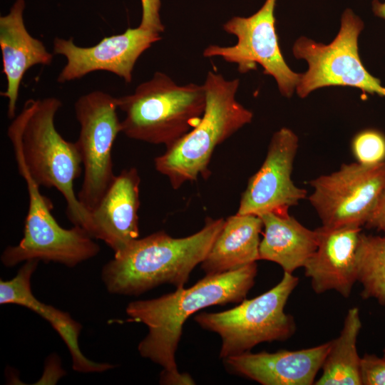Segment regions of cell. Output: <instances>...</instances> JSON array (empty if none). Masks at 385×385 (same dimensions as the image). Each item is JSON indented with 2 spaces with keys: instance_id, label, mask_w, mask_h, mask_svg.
<instances>
[{
  "instance_id": "1",
  "label": "cell",
  "mask_w": 385,
  "mask_h": 385,
  "mask_svg": "<svg viewBox=\"0 0 385 385\" xmlns=\"http://www.w3.org/2000/svg\"><path fill=\"white\" fill-rule=\"evenodd\" d=\"M257 272L255 262L233 271L206 275L190 288H177L158 298L128 304L130 321L141 322L148 328L138 350L140 356L163 367L161 384H194L189 375L178 371L175 362L185 322L207 307L241 302L253 287Z\"/></svg>"
},
{
  "instance_id": "2",
  "label": "cell",
  "mask_w": 385,
  "mask_h": 385,
  "mask_svg": "<svg viewBox=\"0 0 385 385\" xmlns=\"http://www.w3.org/2000/svg\"><path fill=\"white\" fill-rule=\"evenodd\" d=\"M61 106L56 97L27 100L12 119L7 135L19 172L26 173L40 188H56L66 202L69 220L87 231L90 213L73 189L75 180L81 174V156L76 142L65 140L55 125Z\"/></svg>"
},
{
  "instance_id": "3",
  "label": "cell",
  "mask_w": 385,
  "mask_h": 385,
  "mask_svg": "<svg viewBox=\"0 0 385 385\" xmlns=\"http://www.w3.org/2000/svg\"><path fill=\"white\" fill-rule=\"evenodd\" d=\"M224 222L222 218L208 217L200 230L185 237L159 231L138 238L103 267L106 289L115 294L138 295L163 284L183 287L205 258Z\"/></svg>"
},
{
  "instance_id": "4",
  "label": "cell",
  "mask_w": 385,
  "mask_h": 385,
  "mask_svg": "<svg viewBox=\"0 0 385 385\" xmlns=\"http://www.w3.org/2000/svg\"><path fill=\"white\" fill-rule=\"evenodd\" d=\"M206 105L197 125L154 160L155 169L174 189L200 176L209 175V164L216 147L250 123L252 111L236 99L240 80L225 79L208 71L202 84Z\"/></svg>"
},
{
  "instance_id": "5",
  "label": "cell",
  "mask_w": 385,
  "mask_h": 385,
  "mask_svg": "<svg viewBox=\"0 0 385 385\" xmlns=\"http://www.w3.org/2000/svg\"><path fill=\"white\" fill-rule=\"evenodd\" d=\"M206 105L203 85H178L165 73L156 71L134 92L118 98L125 113L121 133L127 137L166 148L193 129Z\"/></svg>"
},
{
  "instance_id": "6",
  "label": "cell",
  "mask_w": 385,
  "mask_h": 385,
  "mask_svg": "<svg viewBox=\"0 0 385 385\" xmlns=\"http://www.w3.org/2000/svg\"><path fill=\"white\" fill-rule=\"evenodd\" d=\"M299 279L284 272L273 288L235 307L220 312H201L195 321L222 339L220 357L225 359L249 351L262 342L284 341L296 331L293 317L284 312L287 301Z\"/></svg>"
},
{
  "instance_id": "7",
  "label": "cell",
  "mask_w": 385,
  "mask_h": 385,
  "mask_svg": "<svg viewBox=\"0 0 385 385\" xmlns=\"http://www.w3.org/2000/svg\"><path fill=\"white\" fill-rule=\"evenodd\" d=\"M364 27L362 20L346 9L342 15L339 31L329 43L304 36L295 41L292 48L294 57L308 63V69L302 73L296 88L300 98L332 86L354 87L385 97V87L366 70L360 58L358 39Z\"/></svg>"
},
{
  "instance_id": "8",
  "label": "cell",
  "mask_w": 385,
  "mask_h": 385,
  "mask_svg": "<svg viewBox=\"0 0 385 385\" xmlns=\"http://www.w3.org/2000/svg\"><path fill=\"white\" fill-rule=\"evenodd\" d=\"M19 174L26 183L29 194L24 237L18 245L8 246L3 251L2 264L11 267L37 260L73 267L96 256L100 247L94 238L81 226L61 227L51 213V202L41 194L40 187L26 173Z\"/></svg>"
},
{
  "instance_id": "9",
  "label": "cell",
  "mask_w": 385,
  "mask_h": 385,
  "mask_svg": "<svg viewBox=\"0 0 385 385\" xmlns=\"http://www.w3.org/2000/svg\"><path fill=\"white\" fill-rule=\"evenodd\" d=\"M118 109V98L101 91L82 95L74 104L80 125L76 143L83 168V182L77 197L89 213L98 205L116 176L112 149L121 133Z\"/></svg>"
},
{
  "instance_id": "10",
  "label": "cell",
  "mask_w": 385,
  "mask_h": 385,
  "mask_svg": "<svg viewBox=\"0 0 385 385\" xmlns=\"http://www.w3.org/2000/svg\"><path fill=\"white\" fill-rule=\"evenodd\" d=\"M275 6L276 0H266L250 16L230 19L223 25V29L236 36L237 43L231 46L210 45L204 50L203 56L221 57L237 65L241 73L257 69L259 64L265 74L275 79L281 94L289 98L302 74L288 66L281 52L275 28Z\"/></svg>"
},
{
  "instance_id": "11",
  "label": "cell",
  "mask_w": 385,
  "mask_h": 385,
  "mask_svg": "<svg viewBox=\"0 0 385 385\" xmlns=\"http://www.w3.org/2000/svg\"><path fill=\"white\" fill-rule=\"evenodd\" d=\"M310 185L313 192L309 200L323 226L361 227L385 192V161L372 165L344 163Z\"/></svg>"
},
{
  "instance_id": "12",
  "label": "cell",
  "mask_w": 385,
  "mask_h": 385,
  "mask_svg": "<svg viewBox=\"0 0 385 385\" xmlns=\"http://www.w3.org/2000/svg\"><path fill=\"white\" fill-rule=\"evenodd\" d=\"M161 39L160 33L138 26L123 33L103 37L92 46L76 45L73 38L55 37L53 54L63 56L66 63L57 76L59 83L80 79L95 71L112 73L126 83L133 78L134 66L142 53Z\"/></svg>"
},
{
  "instance_id": "13",
  "label": "cell",
  "mask_w": 385,
  "mask_h": 385,
  "mask_svg": "<svg viewBox=\"0 0 385 385\" xmlns=\"http://www.w3.org/2000/svg\"><path fill=\"white\" fill-rule=\"evenodd\" d=\"M298 141L297 135L287 128L273 134L262 165L250 178L242 195L237 214H287L290 207L305 198L307 191L291 178Z\"/></svg>"
},
{
  "instance_id": "14",
  "label": "cell",
  "mask_w": 385,
  "mask_h": 385,
  "mask_svg": "<svg viewBox=\"0 0 385 385\" xmlns=\"http://www.w3.org/2000/svg\"><path fill=\"white\" fill-rule=\"evenodd\" d=\"M315 230L317 247L303 267L304 274L311 279L316 293L335 290L347 298L357 281L356 251L361 227L322 225Z\"/></svg>"
},
{
  "instance_id": "15",
  "label": "cell",
  "mask_w": 385,
  "mask_h": 385,
  "mask_svg": "<svg viewBox=\"0 0 385 385\" xmlns=\"http://www.w3.org/2000/svg\"><path fill=\"white\" fill-rule=\"evenodd\" d=\"M140 183L135 168L123 169L90 212L88 232L93 238L105 242L114 255L138 238Z\"/></svg>"
},
{
  "instance_id": "16",
  "label": "cell",
  "mask_w": 385,
  "mask_h": 385,
  "mask_svg": "<svg viewBox=\"0 0 385 385\" xmlns=\"http://www.w3.org/2000/svg\"><path fill=\"white\" fill-rule=\"evenodd\" d=\"M331 341L297 351L242 354L224 359L229 371L263 385H311L329 349Z\"/></svg>"
},
{
  "instance_id": "17",
  "label": "cell",
  "mask_w": 385,
  "mask_h": 385,
  "mask_svg": "<svg viewBox=\"0 0 385 385\" xmlns=\"http://www.w3.org/2000/svg\"><path fill=\"white\" fill-rule=\"evenodd\" d=\"M24 0H16L8 14L0 16V48L2 73L6 88L1 96L7 98V115L16 117V103L22 79L26 71L37 65L49 66L53 53L44 43L28 31L24 21Z\"/></svg>"
},
{
  "instance_id": "18",
  "label": "cell",
  "mask_w": 385,
  "mask_h": 385,
  "mask_svg": "<svg viewBox=\"0 0 385 385\" xmlns=\"http://www.w3.org/2000/svg\"><path fill=\"white\" fill-rule=\"evenodd\" d=\"M40 261H26L14 277L0 280V304H14L24 307L45 319L66 344L72 359V367L81 373L103 372L113 366L88 359L82 353L78 337L82 326L71 316L51 305L39 301L33 294L31 279Z\"/></svg>"
},
{
  "instance_id": "19",
  "label": "cell",
  "mask_w": 385,
  "mask_h": 385,
  "mask_svg": "<svg viewBox=\"0 0 385 385\" xmlns=\"http://www.w3.org/2000/svg\"><path fill=\"white\" fill-rule=\"evenodd\" d=\"M263 223L259 216L236 213L225 220L201 268L215 275L241 268L260 260V235Z\"/></svg>"
},
{
  "instance_id": "20",
  "label": "cell",
  "mask_w": 385,
  "mask_h": 385,
  "mask_svg": "<svg viewBox=\"0 0 385 385\" xmlns=\"http://www.w3.org/2000/svg\"><path fill=\"white\" fill-rule=\"evenodd\" d=\"M265 230L259 247L260 260L279 265L284 272L304 267L317 247L316 230H311L287 214L272 212L259 216Z\"/></svg>"
},
{
  "instance_id": "21",
  "label": "cell",
  "mask_w": 385,
  "mask_h": 385,
  "mask_svg": "<svg viewBox=\"0 0 385 385\" xmlns=\"http://www.w3.org/2000/svg\"><path fill=\"white\" fill-rule=\"evenodd\" d=\"M361 328L359 309L351 307L347 312L339 337L331 341L322 366V374L314 384L362 385L361 358L356 350Z\"/></svg>"
},
{
  "instance_id": "22",
  "label": "cell",
  "mask_w": 385,
  "mask_h": 385,
  "mask_svg": "<svg viewBox=\"0 0 385 385\" xmlns=\"http://www.w3.org/2000/svg\"><path fill=\"white\" fill-rule=\"evenodd\" d=\"M357 281L361 297L385 304V236L361 232L356 251Z\"/></svg>"
},
{
  "instance_id": "23",
  "label": "cell",
  "mask_w": 385,
  "mask_h": 385,
  "mask_svg": "<svg viewBox=\"0 0 385 385\" xmlns=\"http://www.w3.org/2000/svg\"><path fill=\"white\" fill-rule=\"evenodd\" d=\"M351 148L361 164L372 165L385 160V136L378 130L367 129L359 132L354 137Z\"/></svg>"
},
{
  "instance_id": "24",
  "label": "cell",
  "mask_w": 385,
  "mask_h": 385,
  "mask_svg": "<svg viewBox=\"0 0 385 385\" xmlns=\"http://www.w3.org/2000/svg\"><path fill=\"white\" fill-rule=\"evenodd\" d=\"M360 371L363 385H385V356L365 354L361 358Z\"/></svg>"
},
{
  "instance_id": "25",
  "label": "cell",
  "mask_w": 385,
  "mask_h": 385,
  "mask_svg": "<svg viewBox=\"0 0 385 385\" xmlns=\"http://www.w3.org/2000/svg\"><path fill=\"white\" fill-rule=\"evenodd\" d=\"M142 16L138 26L161 33L165 27L160 17V0H141Z\"/></svg>"
},
{
  "instance_id": "26",
  "label": "cell",
  "mask_w": 385,
  "mask_h": 385,
  "mask_svg": "<svg viewBox=\"0 0 385 385\" xmlns=\"http://www.w3.org/2000/svg\"><path fill=\"white\" fill-rule=\"evenodd\" d=\"M365 226L368 229L385 232V192L376 205Z\"/></svg>"
},
{
  "instance_id": "27",
  "label": "cell",
  "mask_w": 385,
  "mask_h": 385,
  "mask_svg": "<svg viewBox=\"0 0 385 385\" xmlns=\"http://www.w3.org/2000/svg\"><path fill=\"white\" fill-rule=\"evenodd\" d=\"M372 11L375 16L385 20V1L380 2L379 0H373Z\"/></svg>"
},
{
  "instance_id": "28",
  "label": "cell",
  "mask_w": 385,
  "mask_h": 385,
  "mask_svg": "<svg viewBox=\"0 0 385 385\" xmlns=\"http://www.w3.org/2000/svg\"><path fill=\"white\" fill-rule=\"evenodd\" d=\"M384 356H385V348L384 349Z\"/></svg>"
}]
</instances>
